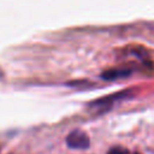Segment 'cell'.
Segmentation results:
<instances>
[{"label":"cell","mask_w":154,"mask_h":154,"mask_svg":"<svg viewBox=\"0 0 154 154\" xmlns=\"http://www.w3.org/2000/svg\"><path fill=\"white\" fill-rule=\"evenodd\" d=\"M132 73L131 69L128 67H117V69H111V70H106L101 73V78L105 81H114V79H119V78H124L128 77Z\"/></svg>","instance_id":"3957f363"},{"label":"cell","mask_w":154,"mask_h":154,"mask_svg":"<svg viewBox=\"0 0 154 154\" xmlns=\"http://www.w3.org/2000/svg\"><path fill=\"white\" fill-rule=\"evenodd\" d=\"M134 154H140V153H134Z\"/></svg>","instance_id":"5b68a950"},{"label":"cell","mask_w":154,"mask_h":154,"mask_svg":"<svg viewBox=\"0 0 154 154\" xmlns=\"http://www.w3.org/2000/svg\"><path fill=\"white\" fill-rule=\"evenodd\" d=\"M107 154H129V150L122 146H116V147H112Z\"/></svg>","instance_id":"277c9868"},{"label":"cell","mask_w":154,"mask_h":154,"mask_svg":"<svg viewBox=\"0 0 154 154\" xmlns=\"http://www.w3.org/2000/svg\"><path fill=\"white\" fill-rule=\"evenodd\" d=\"M131 96V90L128 89V90H122V91H118L116 94H112V95H108V96H105V97H101L99 100H95L90 103V106H95V107H109L111 105H113L114 102H117L118 100H123V99H128Z\"/></svg>","instance_id":"7a4b0ae2"},{"label":"cell","mask_w":154,"mask_h":154,"mask_svg":"<svg viewBox=\"0 0 154 154\" xmlns=\"http://www.w3.org/2000/svg\"><path fill=\"white\" fill-rule=\"evenodd\" d=\"M66 144L72 149H87L90 144V141L85 132L81 130H73L67 135Z\"/></svg>","instance_id":"6da1fadb"}]
</instances>
